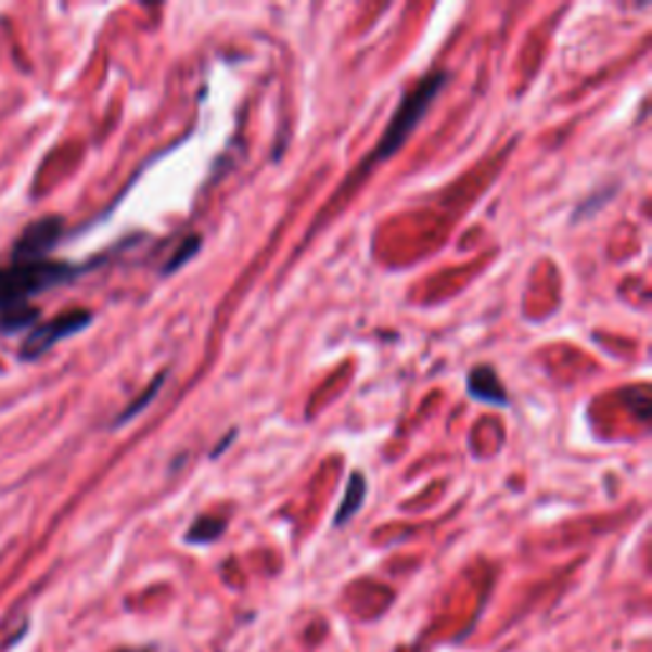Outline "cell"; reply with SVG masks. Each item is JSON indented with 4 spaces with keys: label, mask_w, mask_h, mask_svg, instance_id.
<instances>
[{
    "label": "cell",
    "mask_w": 652,
    "mask_h": 652,
    "mask_svg": "<svg viewBox=\"0 0 652 652\" xmlns=\"http://www.w3.org/2000/svg\"><path fill=\"white\" fill-rule=\"evenodd\" d=\"M234 438H238V431H234V429H232V431H230V436H227V438H222V442H219V444L215 446V451H212V459H217V457H219V453H222V451L227 449V446H230V444L234 442Z\"/></svg>",
    "instance_id": "obj_11"
},
{
    "label": "cell",
    "mask_w": 652,
    "mask_h": 652,
    "mask_svg": "<svg viewBox=\"0 0 652 652\" xmlns=\"http://www.w3.org/2000/svg\"><path fill=\"white\" fill-rule=\"evenodd\" d=\"M164 383H166V372H161V375L156 380H153V383L149 387H145V393L138 395V398L133 402H130V406L126 410H123L120 416H117L115 426H123V423H128L130 419H136V416L141 413V410H145V406H149V402L153 398H156L158 391H161V385H164Z\"/></svg>",
    "instance_id": "obj_9"
},
{
    "label": "cell",
    "mask_w": 652,
    "mask_h": 652,
    "mask_svg": "<svg viewBox=\"0 0 652 652\" xmlns=\"http://www.w3.org/2000/svg\"><path fill=\"white\" fill-rule=\"evenodd\" d=\"M446 79H449L446 77V72H436V75H429L419 87H416V90H410V94H406V100H402L400 107L395 110L385 136L380 138L375 158H391L393 153L406 143V138L413 133L416 126L421 123V117L429 113L431 102H434L436 94L446 87Z\"/></svg>",
    "instance_id": "obj_2"
},
{
    "label": "cell",
    "mask_w": 652,
    "mask_h": 652,
    "mask_svg": "<svg viewBox=\"0 0 652 652\" xmlns=\"http://www.w3.org/2000/svg\"><path fill=\"white\" fill-rule=\"evenodd\" d=\"M200 247H202V240L196 238V234H192V238H189L187 243H181V245H179V251L174 253V258L168 260V266L164 268V276H171L174 270H179L181 266H184V263L192 260L194 255L200 253Z\"/></svg>",
    "instance_id": "obj_10"
},
{
    "label": "cell",
    "mask_w": 652,
    "mask_h": 652,
    "mask_svg": "<svg viewBox=\"0 0 652 652\" xmlns=\"http://www.w3.org/2000/svg\"><path fill=\"white\" fill-rule=\"evenodd\" d=\"M365 497H368V482H365L360 472H351V477L347 482V493H344L340 510H336L334 515V527H342L344 523H349V520L360 512Z\"/></svg>",
    "instance_id": "obj_6"
},
{
    "label": "cell",
    "mask_w": 652,
    "mask_h": 652,
    "mask_svg": "<svg viewBox=\"0 0 652 652\" xmlns=\"http://www.w3.org/2000/svg\"><path fill=\"white\" fill-rule=\"evenodd\" d=\"M466 391L472 398H477L482 402H489V406H508L510 398L504 393V387L497 378V372L489 368V365H480L469 372L466 378Z\"/></svg>",
    "instance_id": "obj_5"
},
{
    "label": "cell",
    "mask_w": 652,
    "mask_h": 652,
    "mask_svg": "<svg viewBox=\"0 0 652 652\" xmlns=\"http://www.w3.org/2000/svg\"><path fill=\"white\" fill-rule=\"evenodd\" d=\"M41 317V311L36 309V306L21 304L13 306V309L0 311V332L9 334V332H21V329L34 327V321Z\"/></svg>",
    "instance_id": "obj_8"
},
{
    "label": "cell",
    "mask_w": 652,
    "mask_h": 652,
    "mask_svg": "<svg viewBox=\"0 0 652 652\" xmlns=\"http://www.w3.org/2000/svg\"><path fill=\"white\" fill-rule=\"evenodd\" d=\"M90 324H92V311H87V309H72V311L59 314V317L47 321V324L36 327L34 332L26 336L24 349H21V357H24V360H39V357L47 355V351L54 347L56 342L85 332Z\"/></svg>",
    "instance_id": "obj_3"
},
{
    "label": "cell",
    "mask_w": 652,
    "mask_h": 652,
    "mask_svg": "<svg viewBox=\"0 0 652 652\" xmlns=\"http://www.w3.org/2000/svg\"><path fill=\"white\" fill-rule=\"evenodd\" d=\"M225 527H227V520L212 517V515H202V517L194 520L192 527H189L184 540H187L189 546L215 544V540L225 533Z\"/></svg>",
    "instance_id": "obj_7"
},
{
    "label": "cell",
    "mask_w": 652,
    "mask_h": 652,
    "mask_svg": "<svg viewBox=\"0 0 652 652\" xmlns=\"http://www.w3.org/2000/svg\"><path fill=\"white\" fill-rule=\"evenodd\" d=\"M90 266L69 263H11L0 268V311L28 304V298L82 276Z\"/></svg>",
    "instance_id": "obj_1"
},
{
    "label": "cell",
    "mask_w": 652,
    "mask_h": 652,
    "mask_svg": "<svg viewBox=\"0 0 652 652\" xmlns=\"http://www.w3.org/2000/svg\"><path fill=\"white\" fill-rule=\"evenodd\" d=\"M64 234L62 217H41L26 227L13 243L11 260L13 263H41L47 255L54 251L59 240Z\"/></svg>",
    "instance_id": "obj_4"
}]
</instances>
